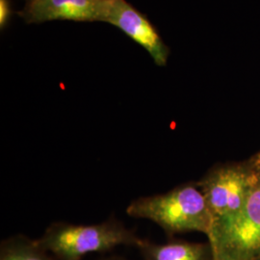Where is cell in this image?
Listing matches in <instances>:
<instances>
[{
	"instance_id": "obj_2",
	"label": "cell",
	"mask_w": 260,
	"mask_h": 260,
	"mask_svg": "<svg viewBox=\"0 0 260 260\" xmlns=\"http://www.w3.org/2000/svg\"><path fill=\"white\" fill-rule=\"evenodd\" d=\"M37 241L56 260H81L89 253L111 251L119 246L137 248L142 239L111 218L93 224L52 223Z\"/></svg>"
},
{
	"instance_id": "obj_8",
	"label": "cell",
	"mask_w": 260,
	"mask_h": 260,
	"mask_svg": "<svg viewBox=\"0 0 260 260\" xmlns=\"http://www.w3.org/2000/svg\"><path fill=\"white\" fill-rule=\"evenodd\" d=\"M0 260H56L37 239L15 235L1 242Z\"/></svg>"
},
{
	"instance_id": "obj_11",
	"label": "cell",
	"mask_w": 260,
	"mask_h": 260,
	"mask_svg": "<svg viewBox=\"0 0 260 260\" xmlns=\"http://www.w3.org/2000/svg\"><path fill=\"white\" fill-rule=\"evenodd\" d=\"M103 260H125L122 259V258H120V257H112V258H106V259Z\"/></svg>"
},
{
	"instance_id": "obj_3",
	"label": "cell",
	"mask_w": 260,
	"mask_h": 260,
	"mask_svg": "<svg viewBox=\"0 0 260 260\" xmlns=\"http://www.w3.org/2000/svg\"><path fill=\"white\" fill-rule=\"evenodd\" d=\"M259 183L260 177L249 160L209 170L197 184L208 205L211 224L240 212Z\"/></svg>"
},
{
	"instance_id": "obj_1",
	"label": "cell",
	"mask_w": 260,
	"mask_h": 260,
	"mask_svg": "<svg viewBox=\"0 0 260 260\" xmlns=\"http://www.w3.org/2000/svg\"><path fill=\"white\" fill-rule=\"evenodd\" d=\"M126 214L156 223L170 236L187 233L207 235L211 226L208 205L197 183L177 186L164 194L138 198L130 203Z\"/></svg>"
},
{
	"instance_id": "obj_9",
	"label": "cell",
	"mask_w": 260,
	"mask_h": 260,
	"mask_svg": "<svg viewBox=\"0 0 260 260\" xmlns=\"http://www.w3.org/2000/svg\"><path fill=\"white\" fill-rule=\"evenodd\" d=\"M13 16L11 0H0V28L5 29Z\"/></svg>"
},
{
	"instance_id": "obj_6",
	"label": "cell",
	"mask_w": 260,
	"mask_h": 260,
	"mask_svg": "<svg viewBox=\"0 0 260 260\" xmlns=\"http://www.w3.org/2000/svg\"><path fill=\"white\" fill-rule=\"evenodd\" d=\"M105 22L120 28L123 33L144 47L159 67L167 65L170 48L160 37L157 29L125 0H113Z\"/></svg>"
},
{
	"instance_id": "obj_4",
	"label": "cell",
	"mask_w": 260,
	"mask_h": 260,
	"mask_svg": "<svg viewBox=\"0 0 260 260\" xmlns=\"http://www.w3.org/2000/svg\"><path fill=\"white\" fill-rule=\"evenodd\" d=\"M214 260L260 258V183L240 212L212 223L206 235Z\"/></svg>"
},
{
	"instance_id": "obj_12",
	"label": "cell",
	"mask_w": 260,
	"mask_h": 260,
	"mask_svg": "<svg viewBox=\"0 0 260 260\" xmlns=\"http://www.w3.org/2000/svg\"><path fill=\"white\" fill-rule=\"evenodd\" d=\"M257 260H260V258H259V259H257Z\"/></svg>"
},
{
	"instance_id": "obj_7",
	"label": "cell",
	"mask_w": 260,
	"mask_h": 260,
	"mask_svg": "<svg viewBox=\"0 0 260 260\" xmlns=\"http://www.w3.org/2000/svg\"><path fill=\"white\" fill-rule=\"evenodd\" d=\"M137 249L144 260H214L208 242L171 241L155 244L142 239Z\"/></svg>"
},
{
	"instance_id": "obj_5",
	"label": "cell",
	"mask_w": 260,
	"mask_h": 260,
	"mask_svg": "<svg viewBox=\"0 0 260 260\" xmlns=\"http://www.w3.org/2000/svg\"><path fill=\"white\" fill-rule=\"evenodd\" d=\"M113 0H25L18 13L26 23L52 20L105 22Z\"/></svg>"
},
{
	"instance_id": "obj_10",
	"label": "cell",
	"mask_w": 260,
	"mask_h": 260,
	"mask_svg": "<svg viewBox=\"0 0 260 260\" xmlns=\"http://www.w3.org/2000/svg\"><path fill=\"white\" fill-rule=\"evenodd\" d=\"M252 166L255 169V171L257 172V174L260 177V151H258L256 154H254L253 156L250 158Z\"/></svg>"
}]
</instances>
